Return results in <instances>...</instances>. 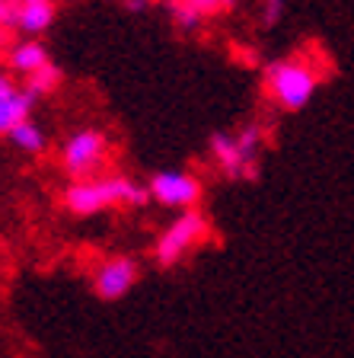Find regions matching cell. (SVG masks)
Wrapping results in <instances>:
<instances>
[{
	"mask_svg": "<svg viewBox=\"0 0 354 358\" xmlns=\"http://www.w3.org/2000/svg\"><path fill=\"white\" fill-rule=\"evenodd\" d=\"M147 182H138L128 173H103L93 179H74L61 192V205L74 217H96L115 208H144L150 205Z\"/></svg>",
	"mask_w": 354,
	"mask_h": 358,
	"instance_id": "1",
	"label": "cell"
},
{
	"mask_svg": "<svg viewBox=\"0 0 354 358\" xmlns=\"http://www.w3.org/2000/svg\"><path fill=\"white\" fill-rule=\"evenodd\" d=\"M262 83L274 109L281 112H303L323 87V67L310 58H278L262 67Z\"/></svg>",
	"mask_w": 354,
	"mask_h": 358,
	"instance_id": "2",
	"label": "cell"
},
{
	"mask_svg": "<svg viewBox=\"0 0 354 358\" xmlns=\"http://www.w3.org/2000/svg\"><path fill=\"white\" fill-rule=\"evenodd\" d=\"M211 240V217L201 208H189V211H176L166 227L160 231V237L154 240V262L160 268H172L182 259H189L192 250L205 246Z\"/></svg>",
	"mask_w": 354,
	"mask_h": 358,
	"instance_id": "3",
	"label": "cell"
},
{
	"mask_svg": "<svg viewBox=\"0 0 354 358\" xmlns=\"http://www.w3.org/2000/svg\"><path fill=\"white\" fill-rule=\"evenodd\" d=\"M109 154H112V141L109 134L103 128H77L71 131L61 141L58 150V164L61 170L67 173V179H93V176H103L105 164H109Z\"/></svg>",
	"mask_w": 354,
	"mask_h": 358,
	"instance_id": "4",
	"label": "cell"
},
{
	"mask_svg": "<svg viewBox=\"0 0 354 358\" xmlns=\"http://www.w3.org/2000/svg\"><path fill=\"white\" fill-rule=\"evenodd\" d=\"M147 189H150V199L160 208H170V211L198 208L201 199H205V182L192 170H156L147 179Z\"/></svg>",
	"mask_w": 354,
	"mask_h": 358,
	"instance_id": "5",
	"label": "cell"
},
{
	"mask_svg": "<svg viewBox=\"0 0 354 358\" xmlns=\"http://www.w3.org/2000/svg\"><path fill=\"white\" fill-rule=\"evenodd\" d=\"M140 282V262L128 253H112L99 259L89 272V291L105 304H115L125 294H131L134 285Z\"/></svg>",
	"mask_w": 354,
	"mask_h": 358,
	"instance_id": "6",
	"label": "cell"
},
{
	"mask_svg": "<svg viewBox=\"0 0 354 358\" xmlns=\"http://www.w3.org/2000/svg\"><path fill=\"white\" fill-rule=\"evenodd\" d=\"M207 154L217 164V170L227 179H233V182H256L258 179V157L246 154L239 148V141H236V134L214 131L207 138Z\"/></svg>",
	"mask_w": 354,
	"mask_h": 358,
	"instance_id": "7",
	"label": "cell"
},
{
	"mask_svg": "<svg viewBox=\"0 0 354 358\" xmlns=\"http://www.w3.org/2000/svg\"><path fill=\"white\" fill-rule=\"evenodd\" d=\"M32 106H36V96H32L26 87L13 80V74L0 71V134L13 131L16 125H22L26 119H32Z\"/></svg>",
	"mask_w": 354,
	"mask_h": 358,
	"instance_id": "8",
	"label": "cell"
},
{
	"mask_svg": "<svg viewBox=\"0 0 354 358\" xmlns=\"http://www.w3.org/2000/svg\"><path fill=\"white\" fill-rule=\"evenodd\" d=\"M54 16H58L54 0H16V29L22 36H45L54 26Z\"/></svg>",
	"mask_w": 354,
	"mask_h": 358,
	"instance_id": "9",
	"label": "cell"
},
{
	"mask_svg": "<svg viewBox=\"0 0 354 358\" xmlns=\"http://www.w3.org/2000/svg\"><path fill=\"white\" fill-rule=\"evenodd\" d=\"M45 64H52V55H48V48H45L38 38H20L16 45H10V52H7V67H10V74L16 77H32L36 71H42Z\"/></svg>",
	"mask_w": 354,
	"mask_h": 358,
	"instance_id": "10",
	"label": "cell"
},
{
	"mask_svg": "<svg viewBox=\"0 0 354 358\" xmlns=\"http://www.w3.org/2000/svg\"><path fill=\"white\" fill-rule=\"evenodd\" d=\"M10 141H13L16 150H22V154H32V157H42L45 148H48L45 128L38 125L36 119H26L22 125H16L13 131H10Z\"/></svg>",
	"mask_w": 354,
	"mask_h": 358,
	"instance_id": "11",
	"label": "cell"
},
{
	"mask_svg": "<svg viewBox=\"0 0 354 358\" xmlns=\"http://www.w3.org/2000/svg\"><path fill=\"white\" fill-rule=\"evenodd\" d=\"M61 83H64V71H61L58 64H45L42 71H36L32 77H26V90H29L36 99H42V96H52V93H58L61 90Z\"/></svg>",
	"mask_w": 354,
	"mask_h": 358,
	"instance_id": "12",
	"label": "cell"
},
{
	"mask_svg": "<svg viewBox=\"0 0 354 358\" xmlns=\"http://www.w3.org/2000/svg\"><path fill=\"white\" fill-rule=\"evenodd\" d=\"M166 3H170V20H172V26H176L179 32H195V29H201L205 16H201L198 10L189 3V0H166Z\"/></svg>",
	"mask_w": 354,
	"mask_h": 358,
	"instance_id": "13",
	"label": "cell"
},
{
	"mask_svg": "<svg viewBox=\"0 0 354 358\" xmlns=\"http://www.w3.org/2000/svg\"><path fill=\"white\" fill-rule=\"evenodd\" d=\"M189 3H192L195 10H198L201 16H221V13H230V10L236 7V3H239V0H189Z\"/></svg>",
	"mask_w": 354,
	"mask_h": 358,
	"instance_id": "14",
	"label": "cell"
},
{
	"mask_svg": "<svg viewBox=\"0 0 354 358\" xmlns=\"http://www.w3.org/2000/svg\"><path fill=\"white\" fill-rule=\"evenodd\" d=\"M281 16H284V0H262V26L265 29L278 26Z\"/></svg>",
	"mask_w": 354,
	"mask_h": 358,
	"instance_id": "15",
	"label": "cell"
},
{
	"mask_svg": "<svg viewBox=\"0 0 354 358\" xmlns=\"http://www.w3.org/2000/svg\"><path fill=\"white\" fill-rule=\"evenodd\" d=\"M0 22L7 29H16V0H0Z\"/></svg>",
	"mask_w": 354,
	"mask_h": 358,
	"instance_id": "16",
	"label": "cell"
},
{
	"mask_svg": "<svg viewBox=\"0 0 354 358\" xmlns=\"http://www.w3.org/2000/svg\"><path fill=\"white\" fill-rule=\"evenodd\" d=\"M150 7V0H121V10L125 13H144Z\"/></svg>",
	"mask_w": 354,
	"mask_h": 358,
	"instance_id": "17",
	"label": "cell"
},
{
	"mask_svg": "<svg viewBox=\"0 0 354 358\" xmlns=\"http://www.w3.org/2000/svg\"><path fill=\"white\" fill-rule=\"evenodd\" d=\"M7 42V26H3V22H0V45Z\"/></svg>",
	"mask_w": 354,
	"mask_h": 358,
	"instance_id": "18",
	"label": "cell"
}]
</instances>
